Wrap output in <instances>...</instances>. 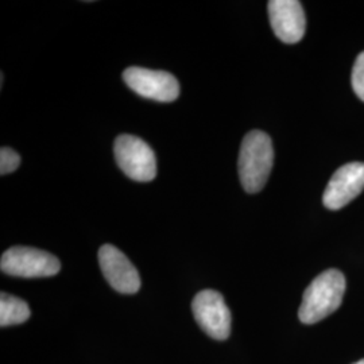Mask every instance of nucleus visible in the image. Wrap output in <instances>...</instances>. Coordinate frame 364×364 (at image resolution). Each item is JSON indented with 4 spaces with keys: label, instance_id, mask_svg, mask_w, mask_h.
<instances>
[{
    "label": "nucleus",
    "instance_id": "f257e3e1",
    "mask_svg": "<svg viewBox=\"0 0 364 364\" xmlns=\"http://www.w3.org/2000/svg\"><path fill=\"white\" fill-rule=\"evenodd\" d=\"M346 291V278L336 269H329L317 275L306 287L299 317L304 324H316L329 314L336 312L343 302Z\"/></svg>",
    "mask_w": 364,
    "mask_h": 364
},
{
    "label": "nucleus",
    "instance_id": "f03ea898",
    "mask_svg": "<svg viewBox=\"0 0 364 364\" xmlns=\"http://www.w3.org/2000/svg\"><path fill=\"white\" fill-rule=\"evenodd\" d=\"M273 142L266 132L251 131L245 136L239 153V176L247 193H258L273 169Z\"/></svg>",
    "mask_w": 364,
    "mask_h": 364
},
{
    "label": "nucleus",
    "instance_id": "7ed1b4c3",
    "mask_svg": "<svg viewBox=\"0 0 364 364\" xmlns=\"http://www.w3.org/2000/svg\"><path fill=\"white\" fill-rule=\"evenodd\" d=\"M115 159L119 168L131 180L153 181L156 176V159L153 149L138 136L120 135L115 141Z\"/></svg>",
    "mask_w": 364,
    "mask_h": 364
},
{
    "label": "nucleus",
    "instance_id": "20e7f679",
    "mask_svg": "<svg viewBox=\"0 0 364 364\" xmlns=\"http://www.w3.org/2000/svg\"><path fill=\"white\" fill-rule=\"evenodd\" d=\"M0 269L4 274L21 278L53 277L61 270V263L50 252L38 248L11 247L0 260Z\"/></svg>",
    "mask_w": 364,
    "mask_h": 364
},
{
    "label": "nucleus",
    "instance_id": "39448f33",
    "mask_svg": "<svg viewBox=\"0 0 364 364\" xmlns=\"http://www.w3.org/2000/svg\"><path fill=\"white\" fill-rule=\"evenodd\" d=\"M123 80L129 88L146 99L170 103L180 96V84L168 72L131 66L124 70Z\"/></svg>",
    "mask_w": 364,
    "mask_h": 364
},
{
    "label": "nucleus",
    "instance_id": "423d86ee",
    "mask_svg": "<svg viewBox=\"0 0 364 364\" xmlns=\"http://www.w3.org/2000/svg\"><path fill=\"white\" fill-rule=\"evenodd\" d=\"M192 311L197 324L216 340H225L231 333V312L224 297L216 290H203L196 294Z\"/></svg>",
    "mask_w": 364,
    "mask_h": 364
},
{
    "label": "nucleus",
    "instance_id": "0eeeda50",
    "mask_svg": "<svg viewBox=\"0 0 364 364\" xmlns=\"http://www.w3.org/2000/svg\"><path fill=\"white\" fill-rule=\"evenodd\" d=\"M364 189V164L352 162L338 168L328 182L323 203L331 210L346 207Z\"/></svg>",
    "mask_w": 364,
    "mask_h": 364
},
{
    "label": "nucleus",
    "instance_id": "6e6552de",
    "mask_svg": "<svg viewBox=\"0 0 364 364\" xmlns=\"http://www.w3.org/2000/svg\"><path fill=\"white\" fill-rule=\"evenodd\" d=\"M99 263L107 282L119 293L134 294L141 287V277L129 258L111 245L99 250Z\"/></svg>",
    "mask_w": 364,
    "mask_h": 364
},
{
    "label": "nucleus",
    "instance_id": "1a4fd4ad",
    "mask_svg": "<svg viewBox=\"0 0 364 364\" xmlns=\"http://www.w3.org/2000/svg\"><path fill=\"white\" fill-rule=\"evenodd\" d=\"M269 18L274 34L285 43L299 42L306 28V18L302 4L297 0L269 1Z\"/></svg>",
    "mask_w": 364,
    "mask_h": 364
},
{
    "label": "nucleus",
    "instance_id": "9d476101",
    "mask_svg": "<svg viewBox=\"0 0 364 364\" xmlns=\"http://www.w3.org/2000/svg\"><path fill=\"white\" fill-rule=\"evenodd\" d=\"M30 317V308L23 299L1 293L0 296V326L22 324Z\"/></svg>",
    "mask_w": 364,
    "mask_h": 364
},
{
    "label": "nucleus",
    "instance_id": "9b49d317",
    "mask_svg": "<svg viewBox=\"0 0 364 364\" xmlns=\"http://www.w3.org/2000/svg\"><path fill=\"white\" fill-rule=\"evenodd\" d=\"M21 156L10 147H1L0 150V174H10L19 168Z\"/></svg>",
    "mask_w": 364,
    "mask_h": 364
},
{
    "label": "nucleus",
    "instance_id": "f8f14e48",
    "mask_svg": "<svg viewBox=\"0 0 364 364\" xmlns=\"http://www.w3.org/2000/svg\"><path fill=\"white\" fill-rule=\"evenodd\" d=\"M352 88L356 96L364 102V52L360 53L352 69Z\"/></svg>",
    "mask_w": 364,
    "mask_h": 364
},
{
    "label": "nucleus",
    "instance_id": "ddd939ff",
    "mask_svg": "<svg viewBox=\"0 0 364 364\" xmlns=\"http://www.w3.org/2000/svg\"><path fill=\"white\" fill-rule=\"evenodd\" d=\"M353 364H364V359H363V360H359V362H356V363H353Z\"/></svg>",
    "mask_w": 364,
    "mask_h": 364
}]
</instances>
